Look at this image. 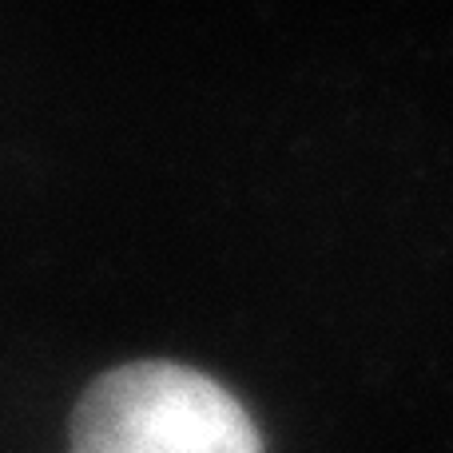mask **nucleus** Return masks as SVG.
<instances>
[{"mask_svg": "<svg viewBox=\"0 0 453 453\" xmlns=\"http://www.w3.org/2000/svg\"><path fill=\"white\" fill-rule=\"evenodd\" d=\"M68 453H263V434L203 370L127 362L84 390Z\"/></svg>", "mask_w": 453, "mask_h": 453, "instance_id": "f257e3e1", "label": "nucleus"}]
</instances>
